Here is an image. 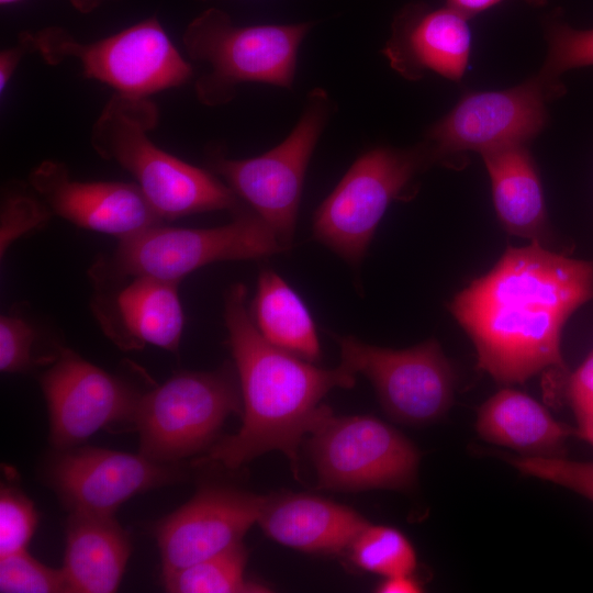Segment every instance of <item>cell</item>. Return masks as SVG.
I'll return each mask as SVG.
<instances>
[{"label": "cell", "instance_id": "cell-7", "mask_svg": "<svg viewBox=\"0 0 593 593\" xmlns=\"http://www.w3.org/2000/svg\"><path fill=\"white\" fill-rule=\"evenodd\" d=\"M288 249L254 211H239L235 220L221 226L158 224L119 239L110 260L98 272L114 280L152 277L179 282L212 262L264 258Z\"/></svg>", "mask_w": 593, "mask_h": 593}, {"label": "cell", "instance_id": "cell-8", "mask_svg": "<svg viewBox=\"0 0 593 593\" xmlns=\"http://www.w3.org/2000/svg\"><path fill=\"white\" fill-rule=\"evenodd\" d=\"M242 406L239 383L231 368L177 373L137 400L132 423L139 452L179 463L211 447L226 418Z\"/></svg>", "mask_w": 593, "mask_h": 593}, {"label": "cell", "instance_id": "cell-25", "mask_svg": "<svg viewBox=\"0 0 593 593\" xmlns=\"http://www.w3.org/2000/svg\"><path fill=\"white\" fill-rule=\"evenodd\" d=\"M350 560L361 570L382 578L413 574L417 558L409 538L390 526L369 524L348 549Z\"/></svg>", "mask_w": 593, "mask_h": 593}, {"label": "cell", "instance_id": "cell-23", "mask_svg": "<svg viewBox=\"0 0 593 593\" xmlns=\"http://www.w3.org/2000/svg\"><path fill=\"white\" fill-rule=\"evenodd\" d=\"M260 334L276 347L310 362L321 357L315 323L300 295L278 273L264 269L250 306Z\"/></svg>", "mask_w": 593, "mask_h": 593}, {"label": "cell", "instance_id": "cell-4", "mask_svg": "<svg viewBox=\"0 0 593 593\" xmlns=\"http://www.w3.org/2000/svg\"><path fill=\"white\" fill-rule=\"evenodd\" d=\"M311 26L310 22L237 26L222 10H204L182 35L188 55L210 66L195 82L198 100L208 107L228 103L244 82L290 89L298 51Z\"/></svg>", "mask_w": 593, "mask_h": 593}, {"label": "cell", "instance_id": "cell-13", "mask_svg": "<svg viewBox=\"0 0 593 593\" xmlns=\"http://www.w3.org/2000/svg\"><path fill=\"white\" fill-rule=\"evenodd\" d=\"M179 463L98 447L59 449L49 461L51 485L70 513L113 516L138 493L182 480Z\"/></svg>", "mask_w": 593, "mask_h": 593}, {"label": "cell", "instance_id": "cell-14", "mask_svg": "<svg viewBox=\"0 0 593 593\" xmlns=\"http://www.w3.org/2000/svg\"><path fill=\"white\" fill-rule=\"evenodd\" d=\"M41 385L49 414V439L75 447L113 423L130 422L139 393L120 378L61 348Z\"/></svg>", "mask_w": 593, "mask_h": 593}, {"label": "cell", "instance_id": "cell-36", "mask_svg": "<svg viewBox=\"0 0 593 593\" xmlns=\"http://www.w3.org/2000/svg\"><path fill=\"white\" fill-rule=\"evenodd\" d=\"M107 0H70L72 7L81 13H90Z\"/></svg>", "mask_w": 593, "mask_h": 593}, {"label": "cell", "instance_id": "cell-28", "mask_svg": "<svg viewBox=\"0 0 593 593\" xmlns=\"http://www.w3.org/2000/svg\"><path fill=\"white\" fill-rule=\"evenodd\" d=\"M522 474L567 488L593 502V461L566 457L506 456Z\"/></svg>", "mask_w": 593, "mask_h": 593}, {"label": "cell", "instance_id": "cell-16", "mask_svg": "<svg viewBox=\"0 0 593 593\" xmlns=\"http://www.w3.org/2000/svg\"><path fill=\"white\" fill-rule=\"evenodd\" d=\"M30 182L55 214L119 239L161 222L136 183L74 180L66 165L54 160L35 167Z\"/></svg>", "mask_w": 593, "mask_h": 593}, {"label": "cell", "instance_id": "cell-34", "mask_svg": "<svg viewBox=\"0 0 593 593\" xmlns=\"http://www.w3.org/2000/svg\"><path fill=\"white\" fill-rule=\"evenodd\" d=\"M376 591L380 593H417L423 591V586L413 574H399L383 578Z\"/></svg>", "mask_w": 593, "mask_h": 593}, {"label": "cell", "instance_id": "cell-17", "mask_svg": "<svg viewBox=\"0 0 593 593\" xmlns=\"http://www.w3.org/2000/svg\"><path fill=\"white\" fill-rule=\"evenodd\" d=\"M468 20L447 4L438 9L409 4L395 15L382 53L390 66L407 80H418L426 71H433L460 81L471 51Z\"/></svg>", "mask_w": 593, "mask_h": 593}, {"label": "cell", "instance_id": "cell-24", "mask_svg": "<svg viewBox=\"0 0 593 593\" xmlns=\"http://www.w3.org/2000/svg\"><path fill=\"white\" fill-rule=\"evenodd\" d=\"M248 552L239 542L182 569L163 571V584L172 593H267V585L245 578Z\"/></svg>", "mask_w": 593, "mask_h": 593}, {"label": "cell", "instance_id": "cell-10", "mask_svg": "<svg viewBox=\"0 0 593 593\" xmlns=\"http://www.w3.org/2000/svg\"><path fill=\"white\" fill-rule=\"evenodd\" d=\"M309 450L318 488L343 492L410 490L421 460L407 437L370 415L332 414L311 434Z\"/></svg>", "mask_w": 593, "mask_h": 593}, {"label": "cell", "instance_id": "cell-27", "mask_svg": "<svg viewBox=\"0 0 593 593\" xmlns=\"http://www.w3.org/2000/svg\"><path fill=\"white\" fill-rule=\"evenodd\" d=\"M0 592L68 593V586L61 569L45 566L25 549L0 557Z\"/></svg>", "mask_w": 593, "mask_h": 593}, {"label": "cell", "instance_id": "cell-21", "mask_svg": "<svg viewBox=\"0 0 593 593\" xmlns=\"http://www.w3.org/2000/svg\"><path fill=\"white\" fill-rule=\"evenodd\" d=\"M528 144H511L481 154L490 177L494 209L503 228L539 242L548 226L544 191Z\"/></svg>", "mask_w": 593, "mask_h": 593}, {"label": "cell", "instance_id": "cell-38", "mask_svg": "<svg viewBox=\"0 0 593 593\" xmlns=\"http://www.w3.org/2000/svg\"><path fill=\"white\" fill-rule=\"evenodd\" d=\"M16 1H19V0H0V3L1 4H10V3H14Z\"/></svg>", "mask_w": 593, "mask_h": 593}, {"label": "cell", "instance_id": "cell-19", "mask_svg": "<svg viewBox=\"0 0 593 593\" xmlns=\"http://www.w3.org/2000/svg\"><path fill=\"white\" fill-rule=\"evenodd\" d=\"M131 541L113 516L70 513L63 564L68 593H112L120 585Z\"/></svg>", "mask_w": 593, "mask_h": 593}, {"label": "cell", "instance_id": "cell-20", "mask_svg": "<svg viewBox=\"0 0 593 593\" xmlns=\"http://www.w3.org/2000/svg\"><path fill=\"white\" fill-rule=\"evenodd\" d=\"M475 429L482 439L528 457H564L574 430L528 394L508 388L479 407Z\"/></svg>", "mask_w": 593, "mask_h": 593}, {"label": "cell", "instance_id": "cell-1", "mask_svg": "<svg viewBox=\"0 0 593 593\" xmlns=\"http://www.w3.org/2000/svg\"><path fill=\"white\" fill-rule=\"evenodd\" d=\"M593 299V262L550 251L539 242L507 247L448 309L472 340L478 368L503 384L547 368L566 371L562 329Z\"/></svg>", "mask_w": 593, "mask_h": 593}, {"label": "cell", "instance_id": "cell-30", "mask_svg": "<svg viewBox=\"0 0 593 593\" xmlns=\"http://www.w3.org/2000/svg\"><path fill=\"white\" fill-rule=\"evenodd\" d=\"M35 331L18 315H1L0 318V370L18 373L30 370L35 362L32 347Z\"/></svg>", "mask_w": 593, "mask_h": 593}, {"label": "cell", "instance_id": "cell-3", "mask_svg": "<svg viewBox=\"0 0 593 593\" xmlns=\"http://www.w3.org/2000/svg\"><path fill=\"white\" fill-rule=\"evenodd\" d=\"M159 120L149 98L113 93L91 128L97 154L119 164L136 180L161 220L231 210L238 197L213 174L188 164L155 145L148 137Z\"/></svg>", "mask_w": 593, "mask_h": 593}, {"label": "cell", "instance_id": "cell-11", "mask_svg": "<svg viewBox=\"0 0 593 593\" xmlns=\"http://www.w3.org/2000/svg\"><path fill=\"white\" fill-rule=\"evenodd\" d=\"M566 92L562 81L540 71L505 90L471 91L426 132L435 163L468 152L480 155L511 144H528L547 125V103Z\"/></svg>", "mask_w": 593, "mask_h": 593}, {"label": "cell", "instance_id": "cell-18", "mask_svg": "<svg viewBox=\"0 0 593 593\" xmlns=\"http://www.w3.org/2000/svg\"><path fill=\"white\" fill-rule=\"evenodd\" d=\"M258 524L286 547L331 555L348 551L370 523L354 508L317 495L279 493L266 496Z\"/></svg>", "mask_w": 593, "mask_h": 593}, {"label": "cell", "instance_id": "cell-12", "mask_svg": "<svg viewBox=\"0 0 593 593\" xmlns=\"http://www.w3.org/2000/svg\"><path fill=\"white\" fill-rule=\"evenodd\" d=\"M340 363L373 385L388 416L411 426L443 418L454 402L456 374L435 339L406 349L372 346L336 337Z\"/></svg>", "mask_w": 593, "mask_h": 593}, {"label": "cell", "instance_id": "cell-5", "mask_svg": "<svg viewBox=\"0 0 593 593\" xmlns=\"http://www.w3.org/2000/svg\"><path fill=\"white\" fill-rule=\"evenodd\" d=\"M22 33L31 53H38L49 66L76 59L85 77L99 80L125 97L148 98L179 87L192 76L190 64L156 16L92 43H81L59 26Z\"/></svg>", "mask_w": 593, "mask_h": 593}, {"label": "cell", "instance_id": "cell-15", "mask_svg": "<svg viewBox=\"0 0 593 593\" xmlns=\"http://www.w3.org/2000/svg\"><path fill=\"white\" fill-rule=\"evenodd\" d=\"M267 495L208 485L156 527L163 571L200 562L242 542L262 512Z\"/></svg>", "mask_w": 593, "mask_h": 593}, {"label": "cell", "instance_id": "cell-32", "mask_svg": "<svg viewBox=\"0 0 593 593\" xmlns=\"http://www.w3.org/2000/svg\"><path fill=\"white\" fill-rule=\"evenodd\" d=\"M567 396L578 426L593 424V351L570 374Z\"/></svg>", "mask_w": 593, "mask_h": 593}, {"label": "cell", "instance_id": "cell-2", "mask_svg": "<svg viewBox=\"0 0 593 593\" xmlns=\"http://www.w3.org/2000/svg\"><path fill=\"white\" fill-rule=\"evenodd\" d=\"M247 289L232 286L225 295L224 320L238 377L243 422L233 435L216 440L194 466L236 469L268 451L283 452L294 472L298 449L333 413L322 403L334 388H353L356 374L339 363L315 367L269 343L257 329L246 306Z\"/></svg>", "mask_w": 593, "mask_h": 593}, {"label": "cell", "instance_id": "cell-37", "mask_svg": "<svg viewBox=\"0 0 593 593\" xmlns=\"http://www.w3.org/2000/svg\"><path fill=\"white\" fill-rule=\"evenodd\" d=\"M573 435L578 436L579 438L585 440L586 443L593 446V424L585 425V426H578L573 430Z\"/></svg>", "mask_w": 593, "mask_h": 593}, {"label": "cell", "instance_id": "cell-22", "mask_svg": "<svg viewBox=\"0 0 593 593\" xmlns=\"http://www.w3.org/2000/svg\"><path fill=\"white\" fill-rule=\"evenodd\" d=\"M178 283L152 277L132 278L115 300L121 332L118 343L127 348L149 344L177 351L184 321Z\"/></svg>", "mask_w": 593, "mask_h": 593}, {"label": "cell", "instance_id": "cell-33", "mask_svg": "<svg viewBox=\"0 0 593 593\" xmlns=\"http://www.w3.org/2000/svg\"><path fill=\"white\" fill-rule=\"evenodd\" d=\"M31 53V47L21 32L18 43L14 46L2 49L0 54V91L1 93L7 88L15 69L25 54Z\"/></svg>", "mask_w": 593, "mask_h": 593}, {"label": "cell", "instance_id": "cell-35", "mask_svg": "<svg viewBox=\"0 0 593 593\" xmlns=\"http://www.w3.org/2000/svg\"><path fill=\"white\" fill-rule=\"evenodd\" d=\"M503 0H447V5L456 9L468 19L494 7ZM534 7H542L548 0H525Z\"/></svg>", "mask_w": 593, "mask_h": 593}, {"label": "cell", "instance_id": "cell-9", "mask_svg": "<svg viewBox=\"0 0 593 593\" xmlns=\"http://www.w3.org/2000/svg\"><path fill=\"white\" fill-rule=\"evenodd\" d=\"M332 101L322 88L310 92L291 133L276 147L248 159L214 156L211 166L290 248L306 168L328 121Z\"/></svg>", "mask_w": 593, "mask_h": 593}, {"label": "cell", "instance_id": "cell-29", "mask_svg": "<svg viewBox=\"0 0 593 593\" xmlns=\"http://www.w3.org/2000/svg\"><path fill=\"white\" fill-rule=\"evenodd\" d=\"M33 502L18 488L0 491V557L25 550L37 525Z\"/></svg>", "mask_w": 593, "mask_h": 593}, {"label": "cell", "instance_id": "cell-6", "mask_svg": "<svg viewBox=\"0 0 593 593\" xmlns=\"http://www.w3.org/2000/svg\"><path fill=\"white\" fill-rule=\"evenodd\" d=\"M433 164L424 142L363 153L316 209L314 237L347 262L358 265L389 205L409 198L417 175Z\"/></svg>", "mask_w": 593, "mask_h": 593}, {"label": "cell", "instance_id": "cell-26", "mask_svg": "<svg viewBox=\"0 0 593 593\" xmlns=\"http://www.w3.org/2000/svg\"><path fill=\"white\" fill-rule=\"evenodd\" d=\"M548 52L540 72L561 81L566 71L593 66V29H574L563 21H551L547 26Z\"/></svg>", "mask_w": 593, "mask_h": 593}, {"label": "cell", "instance_id": "cell-31", "mask_svg": "<svg viewBox=\"0 0 593 593\" xmlns=\"http://www.w3.org/2000/svg\"><path fill=\"white\" fill-rule=\"evenodd\" d=\"M1 250L9 239L41 224L47 217V210L27 195H12L5 200L1 213Z\"/></svg>", "mask_w": 593, "mask_h": 593}]
</instances>
